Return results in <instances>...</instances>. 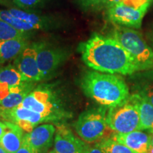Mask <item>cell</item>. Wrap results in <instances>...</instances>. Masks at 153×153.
<instances>
[{"mask_svg": "<svg viewBox=\"0 0 153 153\" xmlns=\"http://www.w3.org/2000/svg\"><path fill=\"white\" fill-rule=\"evenodd\" d=\"M79 51L86 65L95 71L122 75L140 71L132 55L113 37L93 34L80 44Z\"/></svg>", "mask_w": 153, "mask_h": 153, "instance_id": "obj_1", "label": "cell"}, {"mask_svg": "<svg viewBox=\"0 0 153 153\" xmlns=\"http://www.w3.org/2000/svg\"><path fill=\"white\" fill-rule=\"evenodd\" d=\"M81 87L87 97L109 108L124 102L131 95L125 81L114 74L87 72L82 76Z\"/></svg>", "mask_w": 153, "mask_h": 153, "instance_id": "obj_2", "label": "cell"}, {"mask_svg": "<svg viewBox=\"0 0 153 153\" xmlns=\"http://www.w3.org/2000/svg\"><path fill=\"white\" fill-rule=\"evenodd\" d=\"M106 107L92 108L79 115L74 123V128L81 139L88 143H98L108 138L113 131L107 123Z\"/></svg>", "mask_w": 153, "mask_h": 153, "instance_id": "obj_3", "label": "cell"}, {"mask_svg": "<svg viewBox=\"0 0 153 153\" xmlns=\"http://www.w3.org/2000/svg\"><path fill=\"white\" fill-rule=\"evenodd\" d=\"M112 36L134 57L140 71L153 70V50L139 32L118 25L113 30Z\"/></svg>", "mask_w": 153, "mask_h": 153, "instance_id": "obj_4", "label": "cell"}, {"mask_svg": "<svg viewBox=\"0 0 153 153\" xmlns=\"http://www.w3.org/2000/svg\"><path fill=\"white\" fill-rule=\"evenodd\" d=\"M107 123L116 133H127L140 130V115L133 96L121 104L110 107L107 111Z\"/></svg>", "mask_w": 153, "mask_h": 153, "instance_id": "obj_5", "label": "cell"}, {"mask_svg": "<svg viewBox=\"0 0 153 153\" xmlns=\"http://www.w3.org/2000/svg\"><path fill=\"white\" fill-rule=\"evenodd\" d=\"M21 105L43 115L51 121L60 120L65 116L52 93L47 89H37L30 91Z\"/></svg>", "mask_w": 153, "mask_h": 153, "instance_id": "obj_6", "label": "cell"}, {"mask_svg": "<svg viewBox=\"0 0 153 153\" xmlns=\"http://www.w3.org/2000/svg\"><path fill=\"white\" fill-rule=\"evenodd\" d=\"M151 3L145 4L139 7L118 3L108 7L107 16L112 23L128 28H140L143 17Z\"/></svg>", "mask_w": 153, "mask_h": 153, "instance_id": "obj_7", "label": "cell"}, {"mask_svg": "<svg viewBox=\"0 0 153 153\" xmlns=\"http://www.w3.org/2000/svg\"><path fill=\"white\" fill-rule=\"evenodd\" d=\"M0 20L26 33L41 29L46 24L44 19L37 14L15 8L0 9Z\"/></svg>", "mask_w": 153, "mask_h": 153, "instance_id": "obj_8", "label": "cell"}, {"mask_svg": "<svg viewBox=\"0 0 153 153\" xmlns=\"http://www.w3.org/2000/svg\"><path fill=\"white\" fill-rule=\"evenodd\" d=\"M0 116L7 121L19 126L27 133H30L40 123L51 121L45 116L28 109L22 105L9 110L0 111Z\"/></svg>", "mask_w": 153, "mask_h": 153, "instance_id": "obj_9", "label": "cell"}, {"mask_svg": "<svg viewBox=\"0 0 153 153\" xmlns=\"http://www.w3.org/2000/svg\"><path fill=\"white\" fill-rule=\"evenodd\" d=\"M36 50V59L42 78L48 76L65 59V53L60 49L48 46L45 43L33 44Z\"/></svg>", "mask_w": 153, "mask_h": 153, "instance_id": "obj_10", "label": "cell"}, {"mask_svg": "<svg viewBox=\"0 0 153 153\" xmlns=\"http://www.w3.org/2000/svg\"><path fill=\"white\" fill-rule=\"evenodd\" d=\"M15 65L26 82H38L43 79L36 59L34 45H28L15 60Z\"/></svg>", "mask_w": 153, "mask_h": 153, "instance_id": "obj_11", "label": "cell"}, {"mask_svg": "<svg viewBox=\"0 0 153 153\" xmlns=\"http://www.w3.org/2000/svg\"><path fill=\"white\" fill-rule=\"evenodd\" d=\"M55 133V153H82L87 145L74 136L72 132L65 126H57Z\"/></svg>", "mask_w": 153, "mask_h": 153, "instance_id": "obj_12", "label": "cell"}, {"mask_svg": "<svg viewBox=\"0 0 153 153\" xmlns=\"http://www.w3.org/2000/svg\"><path fill=\"white\" fill-rule=\"evenodd\" d=\"M55 132V128L52 124H43L26 134L24 138L34 153H43L52 144Z\"/></svg>", "mask_w": 153, "mask_h": 153, "instance_id": "obj_13", "label": "cell"}, {"mask_svg": "<svg viewBox=\"0 0 153 153\" xmlns=\"http://www.w3.org/2000/svg\"><path fill=\"white\" fill-rule=\"evenodd\" d=\"M111 138L137 153H146L150 144L151 133L137 130L127 133H116L112 135Z\"/></svg>", "mask_w": 153, "mask_h": 153, "instance_id": "obj_14", "label": "cell"}, {"mask_svg": "<svg viewBox=\"0 0 153 153\" xmlns=\"http://www.w3.org/2000/svg\"><path fill=\"white\" fill-rule=\"evenodd\" d=\"M134 94H137L153 105V70L131 74Z\"/></svg>", "mask_w": 153, "mask_h": 153, "instance_id": "obj_15", "label": "cell"}, {"mask_svg": "<svg viewBox=\"0 0 153 153\" xmlns=\"http://www.w3.org/2000/svg\"><path fill=\"white\" fill-rule=\"evenodd\" d=\"M5 123L7 129L0 139V145L8 153H16L23 143L24 130L11 122Z\"/></svg>", "mask_w": 153, "mask_h": 153, "instance_id": "obj_16", "label": "cell"}, {"mask_svg": "<svg viewBox=\"0 0 153 153\" xmlns=\"http://www.w3.org/2000/svg\"><path fill=\"white\" fill-rule=\"evenodd\" d=\"M28 46L26 38L11 39L0 42V63L16 59Z\"/></svg>", "mask_w": 153, "mask_h": 153, "instance_id": "obj_17", "label": "cell"}, {"mask_svg": "<svg viewBox=\"0 0 153 153\" xmlns=\"http://www.w3.org/2000/svg\"><path fill=\"white\" fill-rule=\"evenodd\" d=\"M131 95L138 108L140 130L153 132V105L137 94L133 93Z\"/></svg>", "mask_w": 153, "mask_h": 153, "instance_id": "obj_18", "label": "cell"}, {"mask_svg": "<svg viewBox=\"0 0 153 153\" xmlns=\"http://www.w3.org/2000/svg\"><path fill=\"white\" fill-rule=\"evenodd\" d=\"M29 92V88L25 84L19 87L10 88L9 94L0 99V111L9 110L21 105Z\"/></svg>", "mask_w": 153, "mask_h": 153, "instance_id": "obj_19", "label": "cell"}, {"mask_svg": "<svg viewBox=\"0 0 153 153\" xmlns=\"http://www.w3.org/2000/svg\"><path fill=\"white\" fill-rule=\"evenodd\" d=\"M25 82L16 67L8 65L0 69V83H6L9 87L13 88L24 85Z\"/></svg>", "mask_w": 153, "mask_h": 153, "instance_id": "obj_20", "label": "cell"}, {"mask_svg": "<svg viewBox=\"0 0 153 153\" xmlns=\"http://www.w3.org/2000/svg\"><path fill=\"white\" fill-rule=\"evenodd\" d=\"M96 145L104 151V153H137L111 137L102 140Z\"/></svg>", "mask_w": 153, "mask_h": 153, "instance_id": "obj_21", "label": "cell"}, {"mask_svg": "<svg viewBox=\"0 0 153 153\" xmlns=\"http://www.w3.org/2000/svg\"><path fill=\"white\" fill-rule=\"evenodd\" d=\"M19 38H27V33L16 29L7 22L0 20V42Z\"/></svg>", "mask_w": 153, "mask_h": 153, "instance_id": "obj_22", "label": "cell"}, {"mask_svg": "<svg viewBox=\"0 0 153 153\" xmlns=\"http://www.w3.org/2000/svg\"><path fill=\"white\" fill-rule=\"evenodd\" d=\"M152 0H107L105 5L107 7H111L112 5L118 3H123L126 4L133 6L135 7H139L145 4L151 3Z\"/></svg>", "mask_w": 153, "mask_h": 153, "instance_id": "obj_23", "label": "cell"}, {"mask_svg": "<svg viewBox=\"0 0 153 153\" xmlns=\"http://www.w3.org/2000/svg\"><path fill=\"white\" fill-rule=\"evenodd\" d=\"M107 0H79L80 5L85 9L96 8L105 5Z\"/></svg>", "mask_w": 153, "mask_h": 153, "instance_id": "obj_24", "label": "cell"}, {"mask_svg": "<svg viewBox=\"0 0 153 153\" xmlns=\"http://www.w3.org/2000/svg\"><path fill=\"white\" fill-rule=\"evenodd\" d=\"M42 0H13L14 3L19 9H28L35 7Z\"/></svg>", "mask_w": 153, "mask_h": 153, "instance_id": "obj_25", "label": "cell"}, {"mask_svg": "<svg viewBox=\"0 0 153 153\" xmlns=\"http://www.w3.org/2000/svg\"><path fill=\"white\" fill-rule=\"evenodd\" d=\"M16 153H34V152L24 137L22 146H21V148L17 150V152Z\"/></svg>", "mask_w": 153, "mask_h": 153, "instance_id": "obj_26", "label": "cell"}, {"mask_svg": "<svg viewBox=\"0 0 153 153\" xmlns=\"http://www.w3.org/2000/svg\"><path fill=\"white\" fill-rule=\"evenodd\" d=\"M82 153H104V152L97 145H95L94 146L87 145Z\"/></svg>", "mask_w": 153, "mask_h": 153, "instance_id": "obj_27", "label": "cell"}, {"mask_svg": "<svg viewBox=\"0 0 153 153\" xmlns=\"http://www.w3.org/2000/svg\"><path fill=\"white\" fill-rule=\"evenodd\" d=\"M6 129H7V124L5 122L0 121V139L1 138L4 133H5Z\"/></svg>", "mask_w": 153, "mask_h": 153, "instance_id": "obj_28", "label": "cell"}, {"mask_svg": "<svg viewBox=\"0 0 153 153\" xmlns=\"http://www.w3.org/2000/svg\"><path fill=\"white\" fill-rule=\"evenodd\" d=\"M146 153H153V145L151 144V143H150V145H149L148 149V150H147Z\"/></svg>", "mask_w": 153, "mask_h": 153, "instance_id": "obj_29", "label": "cell"}, {"mask_svg": "<svg viewBox=\"0 0 153 153\" xmlns=\"http://www.w3.org/2000/svg\"><path fill=\"white\" fill-rule=\"evenodd\" d=\"M0 153H8V152H7V151H6L0 145Z\"/></svg>", "mask_w": 153, "mask_h": 153, "instance_id": "obj_30", "label": "cell"}, {"mask_svg": "<svg viewBox=\"0 0 153 153\" xmlns=\"http://www.w3.org/2000/svg\"><path fill=\"white\" fill-rule=\"evenodd\" d=\"M8 0H0V4H5L7 3Z\"/></svg>", "mask_w": 153, "mask_h": 153, "instance_id": "obj_31", "label": "cell"}, {"mask_svg": "<svg viewBox=\"0 0 153 153\" xmlns=\"http://www.w3.org/2000/svg\"><path fill=\"white\" fill-rule=\"evenodd\" d=\"M150 133H151V141H150V143H151V144L153 145V132H151Z\"/></svg>", "mask_w": 153, "mask_h": 153, "instance_id": "obj_32", "label": "cell"}, {"mask_svg": "<svg viewBox=\"0 0 153 153\" xmlns=\"http://www.w3.org/2000/svg\"><path fill=\"white\" fill-rule=\"evenodd\" d=\"M151 38H152V41H153V31H152V34H151Z\"/></svg>", "mask_w": 153, "mask_h": 153, "instance_id": "obj_33", "label": "cell"}, {"mask_svg": "<svg viewBox=\"0 0 153 153\" xmlns=\"http://www.w3.org/2000/svg\"><path fill=\"white\" fill-rule=\"evenodd\" d=\"M48 153H55V152L54 150H53V151H51V152H48Z\"/></svg>", "mask_w": 153, "mask_h": 153, "instance_id": "obj_34", "label": "cell"}]
</instances>
